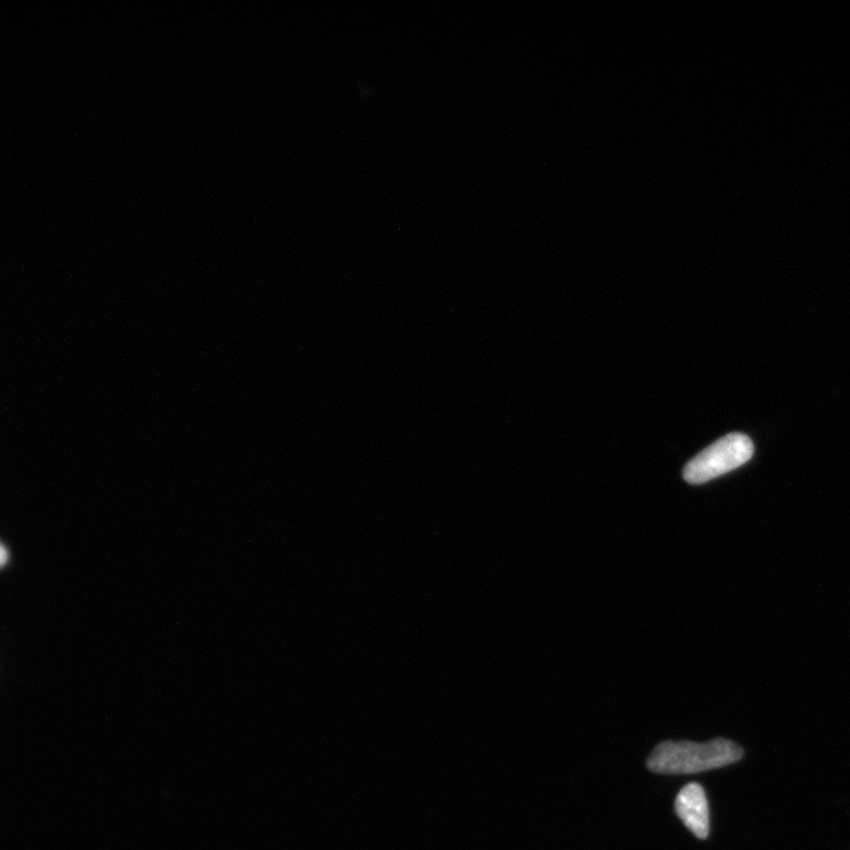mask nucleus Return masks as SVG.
<instances>
[{
  "mask_svg": "<svg viewBox=\"0 0 850 850\" xmlns=\"http://www.w3.org/2000/svg\"><path fill=\"white\" fill-rule=\"evenodd\" d=\"M754 445L747 435L730 434L703 450L684 469L688 484H706L733 472L751 460Z\"/></svg>",
  "mask_w": 850,
  "mask_h": 850,
  "instance_id": "obj_2",
  "label": "nucleus"
},
{
  "mask_svg": "<svg viewBox=\"0 0 850 850\" xmlns=\"http://www.w3.org/2000/svg\"><path fill=\"white\" fill-rule=\"evenodd\" d=\"M675 814L697 839L706 840L710 834V812L707 794L698 783H688L677 796Z\"/></svg>",
  "mask_w": 850,
  "mask_h": 850,
  "instance_id": "obj_3",
  "label": "nucleus"
},
{
  "mask_svg": "<svg viewBox=\"0 0 850 850\" xmlns=\"http://www.w3.org/2000/svg\"><path fill=\"white\" fill-rule=\"evenodd\" d=\"M7 556H8V554H7V550H5V548H3V549H2V564H3V565H5V563H7V559H8V557H7Z\"/></svg>",
  "mask_w": 850,
  "mask_h": 850,
  "instance_id": "obj_4",
  "label": "nucleus"
},
{
  "mask_svg": "<svg viewBox=\"0 0 850 850\" xmlns=\"http://www.w3.org/2000/svg\"><path fill=\"white\" fill-rule=\"evenodd\" d=\"M738 744L725 738L708 743L662 742L649 755L646 767L661 775H693L724 768L743 759Z\"/></svg>",
  "mask_w": 850,
  "mask_h": 850,
  "instance_id": "obj_1",
  "label": "nucleus"
}]
</instances>
